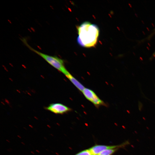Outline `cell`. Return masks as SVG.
<instances>
[{
  "instance_id": "obj_7",
  "label": "cell",
  "mask_w": 155,
  "mask_h": 155,
  "mask_svg": "<svg viewBox=\"0 0 155 155\" xmlns=\"http://www.w3.org/2000/svg\"><path fill=\"white\" fill-rule=\"evenodd\" d=\"M119 148H109L105 150L96 155H112Z\"/></svg>"
},
{
  "instance_id": "obj_8",
  "label": "cell",
  "mask_w": 155,
  "mask_h": 155,
  "mask_svg": "<svg viewBox=\"0 0 155 155\" xmlns=\"http://www.w3.org/2000/svg\"><path fill=\"white\" fill-rule=\"evenodd\" d=\"M75 155H92L89 149L82 150Z\"/></svg>"
},
{
  "instance_id": "obj_1",
  "label": "cell",
  "mask_w": 155,
  "mask_h": 155,
  "mask_svg": "<svg viewBox=\"0 0 155 155\" xmlns=\"http://www.w3.org/2000/svg\"><path fill=\"white\" fill-rule=\"evenodd\" d=\"M77 28L78 34L77 41L78 44L86 48L94 47L96 45L99 34L97 26L85 22Z\"/></svg>"
},
{
  "instance_id": "obj_9",
  "label": "cell",
  "mask_w": 155,
  "mask_h": 155,
  "mask_svg": "<svg viewBox=\"0 0 155 155\" xmlns=\"http://www.w3.org/2000/svg\"><path fill=\"white\" fill-rule=\"evenodd\" d=\"M153 57L155 56V51L154 52V53H153Z\"/></svg>"
},
{
  "instance_id": "obj_10",
  "label": "cell",
  "mask_w": 155,
  "mask_h": 155,
  "mask_svg": "<svg viewBox=\"0 0 155 155\" xmlns=\"http://www.w3.org/2000/svg\"><path fill=\"white\" fill-rule=\"evenodd\" d=\"M155 33V29H154V31L153 32V34Z\"/></svg>"
},
{
  "instance_id": "obj_5",
  "label": "cell",
  "mask_w": 155,
  "mask_h": 155,
  "mask_svg": "<svg viewBox=\"0 0 155 155\" xmlns=\"http://www.w3.org/2000/svg\"><path fill=\"white\" fill-rule=\"evenodd\" d=\"M126 145L125 143L121 144L115 146H107L96 145L89 148L92 155H96L102 151L109 148H119Z\"/></svg>"
},
{
  "instance_id": "obj_6",
  "label": "cell",
  "mask_w": 155,
  "mask_h": 155,
  "mask_svg": "<svg viewBox=\"0 0 155 155\" xmlns=\"http://www.w3.org/2000/svg\"><path fill=\"white\" fill-rule=\"evenodd\" d=\"M66 76L80 91L82 92L85 88L83 85L73 77L70 73Z\"/></svg>"
},
{
  "instance_id": "obj_4",
  "label": "cell",
  "mask_w": 155,
  "mask_h": 155,
  "mask_svg": "<svg viewBox=\"0 0 155 155\" xmlns=\"http://www.w3.org/2000/svg\"><path fill=\"white\" fill-rule=\"evenodd\" d=\"M46 110L56 114H63L71 110V109L61 103H55L50 104L45 107Z\"/></svg>"
},
{
  "instance_id": "obj_2",
  "label": "cell",
  "mask_w": 155,
  "mask_h": 155,
  "mask_svg": "<svg viewBox=\"0 0 155 155\" xmlns=\"http://www.w3.org/2000/svg\"><path fill=\"white\" fill-rule=\"evenodd\" d=\"M21 40L30 50L39 55L49 64L61 72L65 76L69 73L65 67L63 60L57 56L48 55L34 49L28 44L25 38H23L21 39Z\"/></svg>"
},
{
  "instance_id": "obj_3",
  "label": "cell",
  "mask_w": 155,
  "mask_h": 155,
  "mask_svg": "<svg viewBox=\"0 0 155 155\" xmlns=\"http://www.w3.org/2000/svg\"><path fill=\"white\" fill-rule=\"evenodd\" d=\"M82 92L86 98L96 106L104 105V103L103 101L92 90L85 88Z\"/></svg>"
}]
</instances>
